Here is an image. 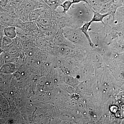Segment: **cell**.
Masks as SVG:
<instances>
[{"label": "cell", "instance_id": "6da1fadb", "mask_svg": "<svg viewBox=\"0 0 124 124\" xmlns=\"http://www.w3.org/2000/svg\"><path fill=\"white\" fill-rule=\"evenodd\" d=\"M63 35L71 42L77 43L88 41L85 36L80 28H74L66 27L63 28Z\"/></svg>", "mask_w": 124, "mask_h": 124}, {"label": "cell", "instance_id": "7a4b0ae2", "mask_svg": "<svg viewBox=\"0 0 124 124\" xmlns=\"http://www.w3.org/2000/svg\"><path fill=\"white\" fill-rule=\"evenodd\" d=\"M54 41L57 44L70 45L72 44L70 41L64 36L63 29H58L54 37Z\"/></svg>", "mask_w": 124, "mask_h": 124}, {"label": "cell", "instance_id": "3957f363", "mask_svg": "<svg viewBox=\"0 0 124 124\" xmlns=\"http://www.w3.org/2000/svg\"><path fill=\"white\" fill-rule=\"evenodd\" d=\"M109 19L111 20H108V22L113 23L108 24L124 23V6L118 8L113 18Z\"/></svg>", "mask_w": 124, "mask_h": 124}, {"label": "cell", "instance_id": "277c9868", "mask_svg": "<svg viewBox=\"0 0 124 124\" xmlns=\"http://www.w3.org/2000/svg\"><path fill=\"white\" fill-rule=\"evenodd\" d=\"M93 11V14L91 20L92 22L101 23L104 25L106 24V23L103 21L104 19L108 16L111 15V14L110 13L101 14L98 11Z\"/></svg>", "mask_w": 124, "mask_h": 124}, {"label": "cell", "instance_id": "5b68a950", "mask_svg": "<svg viewBox=\"0 0 124 124\" xmlns=\"http://www.w3.org/2000/svg\"><path fill=\"white\" fill-rule=\"evenodd\" d=\"M92 23H93L92 22L91 20L90 22L85 23L81 27L80 29L82 31V33H84V35L85 36V37L88 40L89 45L91 46H93V44L92 39H91L90 35L89 32H88L89 29Z\"/></svg>", "mask_w": 124, "mask_h": 124}, {"label": "cell", "instance_id": "8992f818", "mask_svg": "<svg viewBox=\"0 0 124 124\" xmlns=\"http://www.w3.org/2000/svg\"><path fill=\"white\" fill-rule=\"evenodd\" d=\"M86 3L88 5L93 11L99 12L103 4L101 0H85Z\"/></svg>", "mask_w": 124, "mask_h": 124}, {"label": "cell", "instance_id": "52a82bcc", "mask_svg": "<svg viewBox=\"0 0 124 124\" xmlns=\"http://www.w3.org/2000/svg\"><path fill=\"white\" fill-rule=\"evenodd\" d=\"M3 32L5 36L12 39H15L17 36L16 27L12 25L5 27L3 29Z\"/></svg>", "mask_w": 124, "mask_h": 124}, {"label": "cell", "instance_id": "ba28073f", "mask_svg": "<svg viewBox=\"0 0 124 124\" xmlns=\"http://www.w3.org/2000/svg\"><path fill=\"white\" fill-rule=\"evenodd\" d=\"M41 7L36 8L35 9L29 12V20L30 22L37 20L40 17L43 11Z\"/></svg>", "mask_w": 124, "mask_h": 124}, {"label": "cell", "instance_id": "9c48e42d", "mask_svg": "<svg viewBox=\"0 0 124 124\" xmlns=\"http://www.w3.org/2000/svg\"><path fill=\"white\" fill-rule=\"evenodd\" d=\"M13 18L11 15L8 14H1L0 22L2 24L10 26L13 24Z\"/></svg>", "mask_w": 124, "mask_h": 124}, {"label": "cell", "instance_id": "30bf717a", "mask_svg": "<svg viewBox=\"0 0 124 124\" xmlns=\"http://www.w3.org/2000/svg\"><path fill=\"white\" fill-rule=\"evenodd\" d=\"M73 4V2L72 1L67 0L60 4L59 5V6L62 8L63 11L62 13L63 14H66L67 12L70 10V9Z\"/></svg>", "mask_w": 124, "mask_h": 124}, {"label": "cell", "instance_id": "8fae6325", "mask_svg": "<svg viewBox=\"0 0 124 124\" xmlns=\"http://www.w3.org/2000/svg\"><path fill=\"white\" fill-rule=\"evenodd\" d=\"M29 12L23 8L19 10V16L20 19L23 22H28L29 20Z\"/></svg>", "mask_w": 124, "mask_h": 124}, {"label": "cell", "instance_id": "7c38bea8", "mask_svg": "<svg viewBox=\"0 0 124 124\" xmlns=\"http://www.w3.org/2000/svg\"><path fill=\"white\" fill-rule=\"evenodd\" d=\"M2 44L4 46L10 45L13 42V39L5 36H4L2 38Z\"/></svg>", "mask_w": 124, "mask_h": 124}, {"label": "cell", "instance_id": "4fadbf2b", "mask_svg": "<svg viewBox=\"0 0 124 124\" xmlns=\"http://www.w3.org/2000/svg\"><path fill=\"white\" fill-rule=\"evenodd\" d=\"M73 4H79L81 2H84L86 3L85 0H72Z\"/></svg>", "mask_w": 124, "mask_h": 124}, {"label": "cell", "instance_id": "5bb4252c", "mask_svg": "<svg viewBox=\"0 0 124 124\" xmlns=\"http://www.w3.org/2000/svg\"><path fill=\"white\" fill-rule=\"evenodd\" d=\"M112 0H101L103 4L108 3V2H110Z\"/></svg>", "mask_w": 124, "mask_h": 124}, {"label": "cell", "instance_id": "9a60e30c", "mask_svg": "<svg viewBox=\"0 0 124 124\" xmlns=\"http://www.w3.org/2000/svg\"><path fill=\"white\" fill-rule=\"evenodd\" d=\"M61 0V2H62V3L63 2H64V1H67V0L72 1V0Z\"/></svg>", "mask_w": 124, "mask_h": 124}, {"label": "cell", "instance_id": "2e32d148", "mask_svg": "<svg viewBox=\"0 0 124 124\" xmlns=\"http://www.w3.org/2000/svg\"></svg>", "mask_w": 124, "mask_h": 124}]
</instances>
